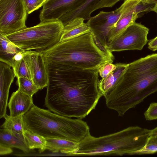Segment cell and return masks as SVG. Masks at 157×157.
Segmentation results:
<instances>
[{"mask_svg": "<svg viewBox=\"0 0 157 157\" xmlns=\"http://www.w3.org/2000/svg\"><path fill=\"white\" fill-rule=\"evenodd\" d=\"M48 83L45 105L61 116L82 119L94 109L102 96L97 70L47 63Z\"/></svg>", "mask_w": 157, "mask_h": 157, "instance_id": "cell-1", "label": "cell"}, {"mask_svg": "<svg viewBox=\"0 0 157 157\" xmlns=\"http://www.w3.org/2000/svg\"><path fill=\"white\" fill-rule=\"evenodd\" d=\"M157 91V53L128 64L117 85L105 97L106 106L123 116Z\"/></svg>", "mask_w": 157, "mask_h": 157, "instance_id": "cell-2", "label": "cell"}, {"mask_svg": "<svg viewBox=\"0 0 157 157\" xmlns=\"http://www.w3.org/2000/svg\"><path fill=\"white\" fill-rule=\"evenodd\" d=\"M47 63L84 70H97L103 63H113L111 52L101 46L92 32L62 41L41 52Z\"/></svg>", "mask_w": 157, "mask_h": 157, "instance_id": "cell-3", "label": "cell"}, {"mask_svg": "<svg viewBox=\"0 0 157 157\" xmlns=\"http://www.w3.org/2000/svg\"><path fill=\"white\" fill-rule=\"evenodd\" d=\"M152 130L138 126H130L118 132L99 137L90 133L80 142L72 156L132 155L143 149Z\"/></svg>", "mask_w": 157, "mask_h": 157, "instance_id": "cell-4", "label": "cell"}, {"mask_svg": "<svg viewBox=\"0 0 157 157\" xmlns=\"http://www.w3.org/2000/svg\"><path fill=\"white\" fill-rule=\"evenodd\" d=\"M25 130L45 138L65 139L79 143L90 133L87 123L52 113L33 105L23 116Z\"/></svg>", "mask_w": 157, "mask_h": 157, "instance_id": "cell-5", "label": "cell"}, {"mask_svg": "<svg viewBox=\"0 0 157 157\" xmlns=\"http://www.w3.org/2000/svg\"><path fill=\"white\" fill-rule=\"evenodd\" d=\"M64 26L59 20L40 22L6 36L11 41L25 51L42 52L60 41Z\"/></svg>", "mask_w": 157, "mask_h": 157, "instance_id": "cell-6", "label": "cell"}, {"mask_svg": "<svg viewBox=\"0 0 157 157\" xmlns=\"http://www.w3.org/2000/svg\"><path fill=\"white\" fill-rule=\"evenodd\" d=\"M23 0H0V33L6 36L27 27Z\"/></svg>", "mask_w": 157, "mask_h": 157, "instance_id": "cell-7", "label": "cell"}, {"mask_svg": "<svg viewBox=\"0 0 157 157\" xmlns=\"http://www.w3.org/2000/svg\"><path fill=\"white\" fill-rule=\"evenodd\" d=\"M130 7L126 2L114 10L101 11L91 17L86 22L96 39L105 49L108 43V37L110 30L116 25L119 19L129 10Z\"/></svg>", "mask_w": 157, "mask_h": 157, "instance_id": "cell-8", "label": "cell"}, {"mask_svg": "<svg viewBox=\"0 0 157 157\" xmlns=\"http://www.w3.org/2000/svg\"><path fill=\"white\" fill-rule=\"evenodd\" d=\"M149 29L136 22L117 37L108 42L106 49L111 52L128 50H141L148 41Z\"/></svg>", "mask_w": 157, "mask_h": 157, "instance_id": "cell-9", "label": "cell"}, {"mask_svg": "<svg viewBox=\"0 0 157 157\" xmlns=\"http://www.w3.org/2000/svg\"><path fill=\"white\" fill-rule=\"evenodd\" d=\"M123 0H81L69 12L59 20L64 26L76 17H81L88 20L91 14L99 9L112 7L117 2Z\"/></svg>", "mask_w": 157, "mask_h": 157, "instance_id": "cell-10", "label": "cell"}, {"mask_svg": "<svg viewBox=\"0 0 157 157\" xmlns=\"http://www.w3.org/2000/svg\"><path fill=\"white\" fill-rule=\"evenodd\" d=\"M81 0H48L43 6L39 18L40 22L59 20Z\"/></svg>", "mask_w": 157, "mask_h": 157, "instance_id": "cell-11", "label": "cell"}, {"mask_svg": "<svg viewBox=\"0 0 157 157\" xmlns=\"http://www.w3.org/2000/svg\"><path fill=\"white\" fill-rule=\"evenodd\" d=\"M29 51V64L32 80L40 90H42L48 85L47 63L41 52Z\"/></svg>", "mask_w": 157, "mask_h": 157, "instance_id": "cell-12", "label": "cell"}, {"mask_svg": "<svg viewBox=\"0 0 157 157\" xmlns=\"http://www.w3.org/2000/svg\"><path fill=\"white\" fill-rule=\"evenodd\" d=\"M7 64L0 62V118L7 115L6 108L10 86L15 77L13 68Z\"/></svg>", "mask_w": 157, "mask_h": 157, "instance_id": "cell-13", "label": "cell"}, {"mask_svg": "<svg viewBox=\"0 0 157 157\" xmlns=\"http://www.w3.org/2000/svg\"><path fill=\"white\" fill-rule=\"evenodd\" d=\"M33 105L32 97L18 89L12 94L8 104L10 115L12 117L23 115Z\"/></svg>", "mask_w": 157, "mask_h": 157, "instance_id": "cell-14", "label": "cell"}, {"mask_svg": "<svg viewBox=\"0 0 157 157\" xmlns=\"http://www.w3.org/2000/svg\"><path fill=\"white\" fill-rule=\"evenodd\" d=\"M25 51L18 47L6 36L0 33V61L12 67L15 58L19 53Z\"/></svg>", "mask_w": 157, "mask_h": 157, "instance_id": "cell-15", "label": "cell"}, {"mask_svg": "<svg viewBox=\"0 0 157 157\" xmlns=\"http://www.w3.org/2000/svg\"><path fill=\"white\" fill-rule=\"evenodd\" d=\"M128 64L121 63L120 65L105 78L99 80L98 87L102 96L104 97L116 86L126 71Z\"/></svg>", "mask_w": 157, "mask_h": 157, "instance_id": "cell-16", "label": "cell"}, {"mask_svg": "<svg viewBox=\"0 0 157 157\" xmlns=\"http://www.w3.org/2000/svg\"><path fill=\"white\" fill-rule=\"evenodd\" d=\"M85 20L81 17H76L64 26L63 31L60 41L74 38L91 32Z\"/></svg>", "mask_w": 157, "mask_h": 157, "instance_id": "cell-17", "label": "cell"}, {"mask_svg": "<svg viewBox=\"0 0 157 157\" xmlns=\"http://www.w3.org/2000/svg\"><path fill=\"white\" fill-rule=\"evenodd\" d=\"M47 149L53 152H60L70 155L77 149L78 143L59 138H45Z\"/></svg>", "mask_w": 157, "mask_h": 157, "instance_id": "cell-18", "label": "cell"}, {"mask_svg": "<svg viewBox=\"0 0 157 157\" xmlns=\"http://www.w3.org/2000/svg\"><path fill=\"white\" fill-rule=\"evenodd\" d=\"M23 116L12 117L7 115L4 117L5 121L1 127L25 143Z\"/></svg>", "mask_w": 157, "mask_h": 157, "instance_id": "cell-19", "label": "cell"}, {"mask_svg": "<svg viewBox=\"0 0 157 157\" xmlns=\"http://www.w3.org/2000/svg\"><path fill=\"white\" fill-rule=\"evenodd\" d=\"M138 17V14L132 12L121 18L116 23L115 27L109 32L108 37L107 43L119 36L130 25L135 22Z\"/></svg>", "mask_w": 157, "mask_h": 157, "instance_id": "cell-20", "label": "cell"}, {"mask_svg": "<svg viewBox=\"0 0 157 157\" xmlns=\"http://www.w3.org/2000/svg\"><path fill=\"white\" fill-rule=\"evenodd\" d=\"M0 130V143L11 148L19 149L26 153L32 151L28 147L25 142L5 129L1 128Z\"/></svg>", "mask_w": 157, "mask_h": 157, "instance_id": "cell-21", "label": "cell"}, {"mask_svg": "<svg viewBox=\"0 0 157 157\" xmlns=\"http://www.w3.org/2000/svg\"><path fill=\"white\" fill-rule=\"evenodd\" d=\"M29 51H25L23 52L21 58L15 61L12 68L17 78L23 77L32 80L29 64Z\"/></svg>", "mask_w": 157, "mask_h": 157, "instance_id": "cell-22", "label": "cell"}, {"mask_svg": "<svg viewBox=\"0 0 157 157\" xmlns=\"http://www.w3.org/2000/svg\"><path fill=\"white\" fill-rule=\"evenodd\" d=\"M24 136L25 143L30 149H38L40 152L47 150L46 139L43 136L25 129Z\"/></svg>", "mask_w": 157, "mask_h": 157, "instance_id": "cell-23", "label": "cell"}, {"mask_svg": "<svg viewBox=\"0 0 157 157\" xmlns=\"http://www.w3.org/2000/svg\"><path fill=\"white\" fill-rule=\"evenodd\" d=\"M16 83L18 86V89L32 97L40 90L33 80L29 78L18 77Z\"/></svg>", "mask_w": 157, "mask_h": 157, "instance_id": "cell-24", "label": "cell"}, {"mask_svg": "<svg viewBox=\"0 0 157 157\" xmlns=\"http://www.w3.org/2000/svg\"><path fill=\"white\" fill-rule=\"evenodd\" d=\"M157 152V136L151 135L142 149L134 152L132 155L151 154Z\"/></svg>", "mask_w": 157, "mask_h": 157, "instance_id": "cell-25", "label": "cell"}, {"mask_svg": "<svg viewBox=\"0 0 157 157\" xmlns=\"http://www.w3.org/2000/svg\"><path fill=\"white\" fill-rule=\"evenodd\" d=\"M157 2V0L146 1H139L132 10L133 13L138 14L139 13L152 11Z\"/></svg>", "mask_w": 157, "mask_h": 157, "instance_id": "cell-26", "label": "cell"}, {"mask_svg": "<svg viewBox=\"0 0 157 157\" xmlns=\"http://www.w3.org/2000/svg\"><path fill=\"white\" fill-rule=\"evenodd\" d=\"M120 64L121 63L113 64L111 61H107L101 64L97 70L101 79H103L118 67Z\"/></svg>", "mask_w": 157, "mask_h": 157, "instance_id": "cell-27", "label": "cell"}, {"mask_svg": "<svg viewBox=\"0 0 157 157\" xmlns=\"http://www.w3.org/2000/svg\"><path fill=\"white\" fill-rule=\"evenodd\" d=\"M47 0H23L28 14L36 10L43 6Z\"/></svg>", "mask_w": 157, "mask_h": 157, "instance_id": "cell-28", "label": "cell"}, {"mask_svg": "<svg viewBox=\"0 0 157 157\" xmlns=\"http://www.w3.org/2000/svg\"><path fill=\"white\" fill-rule=\"evenodd\" d=\"M144 116L147 120L157 119V102L150 104L148 109L145 112Z\"/></svg>", "mask_w": 157, "mask_h": 157, "instance_id": "cell-29", "label": "cell"}, {"mask_svg": "<svg viewBox=\"0 0 157 157\" xmlns=\"http://www.w3.org/2000/svg\"><path fill=\"white\" fill-rule=\"evenodd\" d=\"M13 152L11 148L0 143V155H3L9 154Z\"/></svg>", "mask_w": 157, "mask_h": 157, "instance_id": "cell-30", "label": "cell"}, {"mask_svg": "<svg viewBox=\"0 0 157 157\" xmlns=\"http://www.w3.org/2000/svg\"><path fill=\"white\" fill-rule=\"evenodd\" d=\"M148 48L153 51L157 50V36L150 40L148 43Z\"/></svg>", "mask_w": 157, "mask_h": 157, "instance_id": "cell-31", "label": "cell"}, {"mask_svg": "<svg viewBox=\"0 0 157 157\" xmlns=\"http://www.w3.org/2000/svg\"><path fill=\"white\" fill-rule=\"evenodd\" d=\"M151 135L157 136V126L152 130V133Z\"/></svg>", "mask_w": 157, "mask_h": 157, "instance_id": "cell-32", "label": "cell"}, {"mask_svg": "<svg viewBox=\"0 0 157 157\" xmlns=\"http://www.w3.org/2000/svg\"><path fill=\"white\" fill-rule=\"evenodd\" d=\"M152 11L155 12L157 14V8H154Z\"/></svg>", "mask_w": 157, "mask_h": 157, "instance_id": "cell-33", "label": "cell"}, {"mask_svg": "<svg viewBox=\"0 0 157 157\" xmlns=\"http://www.w3.org/2000/svg\"><path fill=\"white\" fill-rule=\"evenodd\" d=\"M139 1H149L151 0H138Z\"/></svg>", "mask_w": 157, "mask_h": 157, "instance_id": "cell-34", "label": "cell"}, {"mask_svg": "<svg viewBox=\"0 0 157 157\" xmlns=\"http://www.w3.org/2000/svg\"><path fill=\"white\" fill-rule=\"evenodd\" d=\"M154 8H157V2L156 4V5Z\"/></svg>", "mask_w": 157, "mask_h": 157, "instance_id": "cell-35", "label": "cell"}, {"mask_svg": "<svg viewBox=\"0 0 157 157\" xmlns=\"http://www.w3.org/2000/svg\"></svg>", "mask_w": 157, "mask_h": 157, "instance_id": "cell-36", "label": "cell"}]
</instances>
